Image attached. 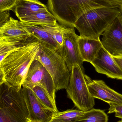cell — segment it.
Wrapping results in <instances>:
<instances>
[{
  "label": "cell",
  "instance_id": "6da1fadb",
  "mask_svg": "<svg viewBox=\"0 0 122 122\" xmlns=\"http://www.w3.org/2000/svg\"><path fill=\"white\" fill-rule=\"evenodd\" d=\"M116 0H48L49 10L61 25L74 28L77 19L87 11L102 8H120Z\"/></svg>",
  "mask_w": 122,
  "mask_h": 122
},
{
  "label": "cell",
  "instance_id": "7a4b0ae2",
  "mask_svg": "<svg viewBox=\"0 0 122 122\" xmlns=\"http://www.w3.org/2000/svg\"><path fill=\"white\" fill-rule=\"evenodd\" d=\"M40 41L36 38L25 46L10 52L0 64L6 82L20 89L29 67L38 51Z\"/></svg>",
  "mask_w": 122,
  "mask_h": 122
},
{
  "label": "cell",
  "instance_id": "3957f363",
  "mask_svg": "<svg viewBox=\"0 0 122 122\" xmlns=\"http://www.w3.org/2000/svg\"><path fill=\"white\" fill-rule=\"evenodd\" d=\"M122 10L118 8L95 9L81 16L74 24L80 36L99 40L100 36L118 17Z\"/></svg>",
  "mask_w": 122,
  "mask_h": 122
},
{
  "label": "cell",
  "instance_id": "277c9868",
  "mask_svg": "<svg viewBox=\"0 0 122 122\" xmlns=\"http://www.w3.org/2000/svg\"><path fill=\"white\" fill-rule=\"evenodd\" d=\"M29 120L22 87L18 89L6 82L2 85L0 86V122H29Z\"/></svg>",
  "mask_w": 122,
  "mask_h": 122
},
{
  "label": "cell",
  "instance_id": "5b68a950",
  "mask_svg": "<svg viewBox=\"0 0 122 122\" xmlns=\"http://www.w3.org/2000/svg\"><path fill=\"white\" fill-rule=\"evenodd\" d=\"M34 59L40 61L49 72L53 80L56 92L66 89L69 82L70 71L58 51L40 42Z\"/></svg>",
  "mask_w": 122,
  "mask_h": 122
},
{
  "label": "cell",
  "instance_id": "8992f818",
  "mask_svg": "<svg viewBox=\"0 0 122 122\" xmlns=\"http://www.w3.org/2000/svg\"><path fill=\"white\" fill-rule=\"evenodd\" d=\"M84 69L78 65L72 66L69 84L66 88L67 97L79 110L86 112L93 108L95 98L88 89Z\"/></svg>",
  "mask_w": 122,
  "mask_h": 122
},
{
  "label": "cell",
  "instance_id": "52a82bcc",
  "mask_svg": "<svg viewBox=\"0 0 122 122\" xmlns=\"http://www.w3.org/2000/svg\"><path fill=\"white\" fill-rule=\"evenodd\" d=\"M35 85L43 88L56 103V92L53 78L43 64L36 59L31 62L22 86L30 87Z\"/></svg>",
  "mask_w": 122,
  "mask_h": 122
},
{
  "label": "cell",
  "instance_id": "ba28073f",
  "mask_svg": "<svg viewBox=\"0 0 122 122\" xmlns=\"http://www.w3.org/2000/svg\"><path fill=\"white\" fill-rule=\"evenodd\" d=\"M64 33L63 44L58 52L70 72L72 66L75 65H78L84 69L82 65L84 61L80 55L77 42L79 36L76 34L74 28L65 26Z\"/></svg>",
  "mask_w": 122,
  "mask_h": 122
},
{
  "label": "cell",
  "instance_id": "9c48e42d",
  "mask_svg": "<svg viewBox=\"0 0 122 122\" xmlns=\"http://www.w3.org/2000/svg\"><path fill=\"white\" fill-rule=\"evenodd\" d=\"M102 35V47L112 57H122V25L119 16Z\"/></svg>",
  "mask_w": 122,
  "mask_h": 122
},
{
  "label": "cell",
  "instance_id": "30bf717a",
  "mask_svg": "<svg viewBox=\"0 0 122 122\" xmlns=\"http://www.w3.org/2000/svg\"><path fill=\"white\" fill-rule=\"evenodd\" d=\"M22 91L29 120L35 122H49L55 112L45 107L29 87L22 86Z\"/></svg>",
  "mask_w": 122,
  "mask_h": 122
},
{
  "label": "cell",
  "instance_id": "8fae6325",
  "mask_svg": "<svg viewBox=\"0 0 122 122\" xmlns=\"http://www.w3.org/2000/svg\"><path fill=\"white\" fill-rule=\"evenodd\" d=\"M98 73L112 79L122 80V71L114 58L102 47L91 62Z\"/></svg>",
  "mask_w": 122,
  "mask_h": 122
},
{
  "label": "cell",
  "instance_id": "7c38bea8",
  "mask_svg": "<svg viewBox=\"0 0 122 122\" xmlns=\"http://www.w3.org/2000/svg\"><path fill=\"white\" fill-rule=\"evenodd\" d=\"M88 89L94 98L108 104H122V95L110 88L102 80H92L87 76Z\"/></svg>",
  "mask_w": 122,
  "mask_h": 122
},
{
  "label": "cell",
  "instance_id": "4fadbf2b",
  "mask_svg": "<svg viewBox=\"0 0 122 122\" xmlns=\"http://www.w3.org/2000/svg\"><path fill=\"white\" fill-rule=\"evenodd\" d=\"M20 21L21 25L24 28L31 36L38 39L41 43L56 51H58L60 47L49 33L47 24H36Z\"/></svg>",
  "mask_w": 122,
  "mask_h": 122
},
{
  "label": "cell",
  "instance_id": "5bb4252c",
  "mask_svg": "<svg viewBox=\"0 0 122 122\" xmlns=\"http://www.w3.org/2000/svg\"><path fill=\"white\" fill-rule=\"evenodd\" d=\"M10 17V11L0 12V27L9 20ZM34 38L32 36L28 41H22L3 36L0 33V56L9 53L25 46Z\"/></svg>",
  "mask_w": 122,
  "mask_h": 122
},
{
  "label": "cell",
  "instance_id": "9a60e30c",
  "mask_svg": "<svg viewBox=\"0 0 122 122\" xmlns=\"http://www.w3.org/2000/svg\"><path fill=\"white\" fill-rule=\"evenodd\" d=\"M0 33L22 41H28L33 36L21 25L19 21L11 17L0 27Z\"/></svg>",
  "mask_w": 122,
  "mask_h": 122
},
{
  "label": "cell",
  "instance_id": "2e32d148",
  "mask_svg": "<svg viewBox=\"0 0 122 122\" xmlns=\"http://www.w3.org/2000/svg\"><path fill=\"white\" fill-rule=\"evenodd\" d=\"M48 10L47 6L38 0H19L12 11L20 20L38 12Z\"/></svg>",
  "mask_w": 122,
  "mask_h": 122
},
{
  "label": "cell",
  "instance_id": "e0dca14e",
  "mask_svg": "<svg viewBox=\"0 0 122 122\" xmlns=\"http://www.w3.org/2000/svg\"><path fill=\"white\" fill-rule=\"evenodd\" d=\"M78 46L83 61L91 63L102 47L100 39L94 40L79 36Z\"/></svg>",
  "mask_w": 122,
  "mask_h": 122
},
{
  "label": "cell",
  "instance_id": "ac0fdd59",
  "mask_svg": "<svg viewBox=\"0 0 122 122\" xmlns=\"http://www.w3.org/2000/svg\"><path fill=\"white\" fill-rule=\"evenodd\" d=\"M23 22L36 24H57V20L55 16L48 10L40 11L28 17L20 19Z\"/></svg>",
  "mask_w": 122,
  "mask_h": 122
},
{
  "label": "cell",
  "instance_id": "d6986e66",
  "mask_svg": "<svg viewBox=\"0 0 122 122\" xmlns=\"http://www.w3.org/2000/svg\"><path fill=\"white\" fill-rule=\"evenodd\" d=\"M108 122V116L104 110L92 108L85 112L75 122Z\"/></svg>",
  "mask_w": 122,
  "mask_h": 122
},
{
  "label": "cell",
  "instance_id": "ffe728a7",
  "mask_svg": "<svg viewBox=\"0 0 122 122\" xmlns=\"http://www.w3.org/2000/svg\"><path fill=\"white\" fill-rule=\"evenodd\" d=\"M84 112L76 109L55 112L49 122H75Z\"/></svg>",
  "mask_w": 122,
  "mask_h": 122
},
{
  "label": "cell",
  "instance_id": "44dd1931",
  "mask_svg": "<svg viewBox=\"0 0 122 122\" xmlns=\"http://www.w3.org/2000/svg\"><path fill=\"white\" fill-rule=\"evenodd\" d=\"M29 88L33 91L39 100L45 107L54 112H58L56 104L54 102L43 88L39 85L32 86Z\"/></svg>",
  "mask_w": 122,
  "mask_h": 122
},
{
  "label": "cell",
  "instance_id": "7402d4cb",
  "mask_svg": "<svg viewBox=\"0 0 122 122\" xmlns=\"http://www.w3.org/2000/svg\"><path fill=\"white\" fill-rule=\"evenodd\" d=\"M18 1L19 0H0V12L12 11Z\"/></svg>",
  "mask_w": 122,
  "mask_h": 122
},
{
  "label": "cell",
  "instance_id": "603a6c76",
  "mask_svg": "<svg viewBox=\"0 0 122 122\" xmlns=\"http://www.w3.org/2000/svg\"><path fill=\"white\" fill-rule=\"evenodd\" d=\"M107 113H115V117L122 119V104L110 103Z\"/></svg>",
  "mask_w": 122,
  "mask_h": 122
},
{
  "label": "cell",
  "instance_id": "cb8c5ba5",
  "mask_svg": "<svg viewBox=\"0 0 122 122\" xmlns=\"http://www.w3.org/2000/svg\"><path fill=\"white\" fill-rule=\"evenodd\" d=\"M6 82L5 74L1 67L0 66V86Z\"/></svg>",
  "mask_w": 122,
  "mask_h": 122
},
{
  "label": "cell",
  "instance_id": "d4e9b609",
  "mask_svg": "<svg viewBox=\"0 0 122 122\" xmlns=\"http://www.w3.org/2000/svg\"><path fill=\"white\" fill-rule=\"evenodd\" d=\"M113 58L122 71V56L113 57Z\"/></svg>",
  "mask_w": 122,
  "mask_h": 122
},
{
  "label": "cell",
  "instance_id": "484cf974",
  "mask_svg": "<svg viewBox=\"0 0 122 122\" xmlns=\"http://www.w3.org/2000/svg\"><path fill=\"white\" fill-rule=\"evenodd\" d=\"M118 16H119V18L120 19V21H121V23H122V11Z\"/></svg>",
  "mask_w": 122,
  "mask_h": 122
},
{
  "label": "cell",
  "instance_id": "4316f807",
  "mask_svg": "<svg viewBox=\"0 0 122 122\" xmlns=\"http://www.w3.org/2000/svg\"><path fill=\"white\" fill-rule=\"evenodd\" d=\"M116 0L119 1V2H121V3H122V0Z\"/></svg>",
  "mask_w": 122,
  "mask_h": 122
},
{
  "label": "cell",
  "instance_id": "83f0119b",
  "mask_svg": "<svg viewBox=\"0 0 122 122\" xmlns=\"http://www.w3.org/2000/svg\"><path fill=\"white\" fill-rule=\"evenodd\" d=\"M120 9L122 11V6L120 7Z\"/></svg>",
  "mask_w": 122,
  "mask_h": 122
},
{
  "label": "cell",
  "instance_id": "f1b7e54d",
  "mask_svg": "<svg viewBox=\"0 0 122 122\" xmlns=\"http://www.w3.org/2000/svg\"><path fill=\"white\" fill-rule=\"evenodd\" d=\"M117 122H122V120H120V121H118Z\"/></svg>",
  "mask_w": 122,
  "mask_h": 122
},
{
  "label": "cell",
  "instance_id": "f546056e",
  "mask_svg": "<svg viewBox=\"0 0 122 122\" xmlns=\"http://www.w3.org/2000/svg\"><path fill=\"white\" fill-rule=\"evenodd\" d=\"M29 122H32V121H30V120H29Z\"/></svg>",
  "mask_w": 122,
  "mask_h": 122
}]
</instances>
